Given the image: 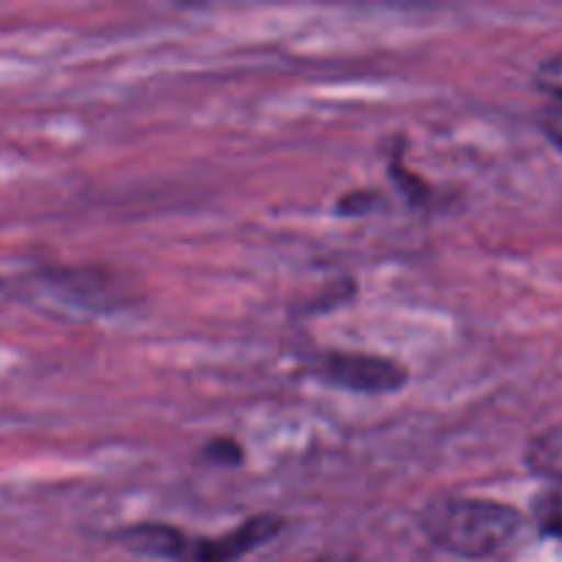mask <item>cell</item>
<instances>
[{
  "instance_id": "cell-1",
  "label": "cell",
  "mask_w": 562,
  "mask_h": 562,
  "mask_svg": "<svg viewBox=\"0 0 562 562\" xmlns=\"http://www.w3.org/2000/svg\"><path fill=\"white\" fill-rule=\"evenodd\" d=\"M420 527L445 552L481 560L514 541L521 530V514L494 499L442 494L420 510Z\"/></svg>"
},
{
  "instance_id": "cell-2",
  "label": "cell",
  "mask_w": 562,
  "mask_h": 562,
  "mask_svg": "<svg viewBox=\"0 0 562 562\" xmlns=\"http://www.w3.org/2000/svg\"><path fill=\"white\" fill-rule=\"evenodd\" d=\"M305 373L329 384L362 395L398 393L409 384V371L401 362L379 355H355V351H316L305 357Z\"/></svg>"
},
{
  "instance_id": "cell-3",
  "label": "cell",
  "mask_w": 562,
  "mask_h": 562,
  "mask_svg": "<svg viewBox=\"0 0 562 562\" xmlns=\"http://www.w3.org/2000/svg\"><path fill=\"white\" fill-rule=\"evenodd\" d=\"M283 516L258 514L217 538L184 536L173 562H239L245 554H250L252 549L263 547V543L272 541L278 532H283Z\"/></svg>"
},
{
  "instance_id": "cell-4",
  "label": "cell",
  "mask_w": 562,
  "mask_h": 562,
  "mask_svg": "<svg viewBox=\"0 0 562 562\" xmlns=\"http://www.w3.org/2000/svg\"><path fill=\"white\" fill-rule=\"evenodd\" d=\"M187 532H181L173 525H157V521H148V525H132L121 527L119 532H113V541H119L121 547L130 549L135 554H146V558L168 560L173 562L179 554L181 541H184Z\"/></svg>"
},
{
  "instance_id": "cell-5",
  "label": "cell",
  "mask_w": 562,
  "mask_h": 562,
  "mask_svg": "<svg viewBox=\"0 0 562 562\" xmlns=\"http://www.w3.org/2000/svg\"><path fill=\"white\" fill-rule=\"evenodd\" d=\"M527 467L536 475L562 483V426L538 434L527 448Z\"/></svg>"
},
{
  "instance_id": "cell-6",
  "label": "cell",
  "mask_w": 562,
  "mask_h": 562,
  "mask_svg": "<svg viewBox=\"0 0 562 562\" xmlns=\"http://www.w3.org/2000/svg\"><path fill=\"white\" fill-rule=\"evenodd\" d=\"M532 514H536L541 532L562 538V483H554L547 492L538 494Z\"/></svg>"
},
{
  "instance_id": "cell-7",
  "label": "cell",
  "mask_w": 562,
  "mask_h": 562,
  "mask_svg": "<svg viewBox=\"0 0 562 562\" xmlns=\"http://www.w3.org/2000/svg\"><path fill=\"white\" fill-rule=\"evenodd\" d=\"M203 456H206V461H212V464L239 467L241 459H245V450H241V445L234 442V439L220 437V439H212V442L203 448Z\"/></svg>"
},
{
  "instance_id": "cell-8",
  "label": "cell",
  "mask_w": 562,
  "mask_h": 562,
  "mask_svg": "<svg viewBox=\"0 0 562 562\" xmlns=\"http://www.w3.org/2000/svg\"><path fill=\"white\" fill-rule=\"evenodd\" d=\"M536 86L538 91L549 93V97L560 99L562 102V53L554 58L543 60L536 71Z\"/></svg>"
},
{
  "instance_id": "cell-9",
  "label": "cell",
  "mask_w": 562,
  "mask_h": 562,
  "mask_svg": "<svg viewBox=\"0 0 562 562\" xmlns=\"http://www.w3.org/2000/svg\"><path fill=\"white\" fill-rule=\"evenodd\" d=\"M379 203V192H349L338 201V214L346 217H360V214L371 212Z\"/></svg>"
},
{
  "instance_id": "cell-10",
  "label": "cell",
  "mask_w": 562,
  "mask_h": 562,
  "mask_svg": "<svg viewBox=\"0 0 562 562\" xmlns=\"http://www.w3.org/2000/svg\"><path fill=\"white\" fill-rule=\"evenodd\" d=\"M541 130L549 137V143H554L562 151V104H552V108L543 110Z\"/></svg>"
},
{
  "instance_id": "cell-11",
  "label": "cell",
  "mask_w": 562,
  "mask_h": 562,
  "mask_svg": "<svg viewBox=\"0 0 562 562\" xmlns=\"http://www.w3.org/2000/svg\"><path fill=\"white\" fill-rule=\"evenodd\" d=\"M393 173H395V181H398L401 190H404L406 195H409V201L420 203V192H428V187L423 184V181L417 179L415 173H406V170L401 168V165H393Z\"/></svg>"
},
{
  "instance_id": "cell-12",
  "label": "cell",
  "mask_w": 562,
  "mask_h": 562,
  "mask_svg": "<svg viewBox=\"0 0 562 562\" xmlns=\"http://www.w3.org/2000/svg\"><path fill=\"white\" fill-rule=\"evenodd\" d=\"M313 562H333V560H324V558H318V560H313Z\"/></svg>"
}]
</instances>
